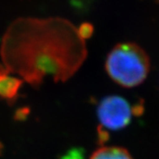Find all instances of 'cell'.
Instances as JSON below:
<instances>
[{
  "label": "cell",
  "instance_id": "1",
  "mask_svg": "<svg viewBox=\"0 0 159 159\" xmlns=\"http://www.w3.org/2000/svg\"><path fill=\"white\" fill-rule=\"evenodd\" d=\"M1 51L10 62L25 60L53 69L80 62L85 57L86 47L78 29L66 19L26 17L10 25Z\"/></svg>",
  "mask_w": 159,
  "mask_h": 159
},
{
  "label": "cell",
  "instance_id": "2",
  "mask_svg": "<svg viewBox=\"0 0 159 159\" xmlns=\"http://www.w3.org/2000/svg\"><path fill=\"white\" fill-rule=\"evenodd\" d=\"M105 70L117 84L134 88L146 80L150 70V60L141 46L134 43H121L109 52Z\"/></svg>",
  "mask_w": 159,
  "mask_h": 159
},
{
  "label": "cell",
  "instance_id": "3",
  "mask_svg": "<svg viewBox=\"0 0 159 159\" xmlns=\"http://www.w3.org/2000/svg\"><path fill=\"white\" fill-rule=\"evenodd\" d=\"M142 106H132L125 98L119 96H109L99 102L97 118L102 128L118 131L126 127L131 123L134 115L142 113Z\"/></svg>",
  "mask_w": 159,
  "mask_h": 159
},
{
  "label": "cell",
  "instance_id": "4",
  "mask_svg": "<svg viewBox=\"0 0 159 159\" xmlns=\"http://www.w3.org/2000/svg\"><path fill=\"white\" fill-rule=\"evenodd\" d=\"M9 70L0 65V97L9 102H13L18 98L22 80L9 75Z\"/></svg>",
  "mask_w": 159,
  "mask_h": 159
},
{
  "label": "cell",
  "instance_id": "5",
  "mask_svg": "<svg viewBox=\"0 0 159 159\" xmlns=\"http://www.w3.org/2000/svg\"><path fill=\"white\" fill-rule=\"evenodd\" d=\"M90 159H134L124 148L111 146L102 147L91 155Z\"/></svg>",
  "mask_w": 159,
  "mask_h": 159
},
{
  "label": "cell",
  "instance_id": "6",
  "mask_svg": "<svg viewBox=\"0 0 159 159\" xmlns=\"http://www.w3.org/2000/svg\"><path fill=\"white\" fill-rule=\"evenodd\" d=\"M78 32H79L80 36L82 39H88L93 34V32H94V27L91 25L90 23L89 22L82 23L80 25V27L78 29Z\"/></svg>",
  "mask_w": 159,
  "mask_h": 159
},
{
  "label": "cell",
  "instance_id": "7",
  "mask_svg": "<svg viewBox=\"0 0 159 159\" xmlns=\"http://www.w3.org/2000/svg\"><path fill=\"white\" fill-rule=\"evenodd\" d=\"M3 148H4V147H3V144L0 142V155H1V152H2V149H3Z\"/></svg>",
  "mask_w": 159,
  "mask_h": 159
},
{
  "label": "cell",
  "instance_id": "8",
  "mask_svg": "<svg viewBox=\"0 0 159 159\" xmlns=\"http://www.w3.org/2000/svg\"><path fill=\"white\" fill-rule=\"evenodd\" d=\"M156 2H157V3H158V4H159V0H156Z\"/></svg>",
  "mask_w": 159,
  "mask_h": 159
}]
</instances>
